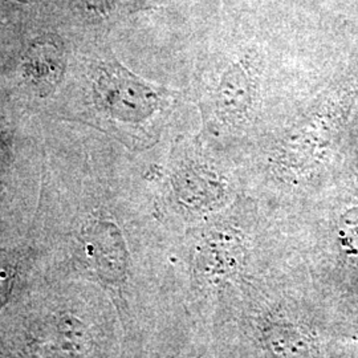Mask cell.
Here are the masks:
<instances>
[{"label":"cell","mask_w":358,"mask_h":358,"mask_svg":"<svg viewBox=\"0 0 358 358\" xmlns=\"http://www.w3.org/2000/svg\"><path fill=\"white\" fill-rule=\"evenodd\" d=\"M26 68L29 81L32 80L38 88L45 85L51 87L52 83L56 81L62 73V60L53 47L41 45L29 51Z\"/></svg>","instance_id":"6da1fadb"},{"label":"cell","mask_w":358,"mask_h":358,"mask_svg":"<svg viewBox=\"0 0 358 358\" xmlns=\"http://www.w3.org/2000/svg\"><path fill=\"white\" fill-rule=\"evenodd\" d=\"M22 1H31V0H22Z\"/></svg>","instance_id":"7a4b0ae2"}]
</instances>
